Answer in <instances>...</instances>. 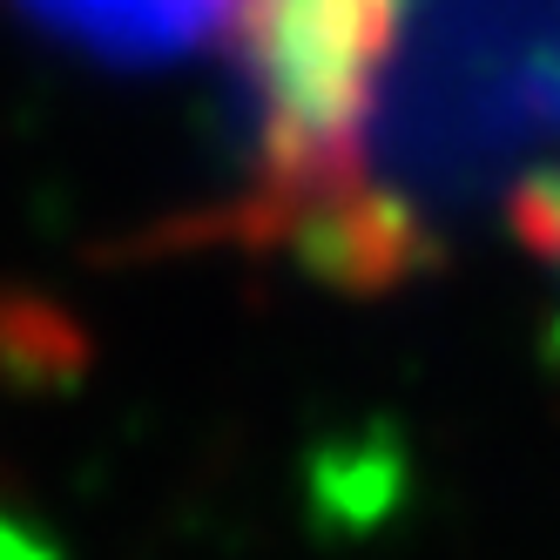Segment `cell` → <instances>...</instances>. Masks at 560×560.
Instances as JSON below:
<instances>
[{
	"label": "cell",
	"instance_id": "cell-1",
	"mask_svg": "<svg viewBox=\"0 0 560 560\" xmlns=\"http://www.w3.org/2000/svg\"><path fill=\"white\" fill-rule=\"evenodd\" d=\"M250 82V223L284 230L317 264L365 270L372 163L406 55V0H236Z\"/></svg>",
	"mask_w": 560,
	"mask_h": 560
},
{
	"label": "cell",
	"instance_id": "cell-2",
	"mask_svg": "<svg viewBox=\"0 0 560 560\" xmlns=\"http://www.w3.org/2000/svg\"><path fill=\"white\" fill-rule=\"evenodd\" d=\"M21 14L108 61H170L230 34L236 0H21Z\"/></svg>",
	"mask_w": 560,
	"mask_h": 560
}]
</instances>
